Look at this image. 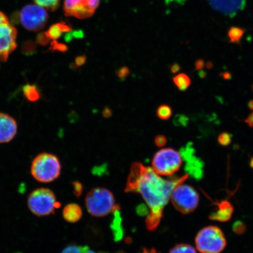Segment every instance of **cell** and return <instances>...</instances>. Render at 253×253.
Segmentation results:
<instances>
[{
	"instance_id": "obj_37",
	"label": "cell",
	"mask_w": 253,
	"mask_h": 253,
	"mask_svg": "<svg viewBox=\"0 0 253 253\" xmlns=\"http://www.w3.org/2000/svg\"><path fill=\"white\" fill-rule=\"evenodd\" d=\"M220 77H222L224 80H230L232 79V76L231 75L230 72H224L220 74Z\"/></svg>"
},
{
	"instance_id": "obj_27",
	"label": "cell",
	"mask_w": 253,
	"mask_h": 253,
	"mask_svg": "<svg viewBox=\"0 0 253 253\" xmlns=\"http://www.w3.org/2000/svg\"><path fill=\"white\" fill-rule=\"evenodd\" d=\"M84 249V247L71 245L66 247L62 253H83Z\"/></svg>"
},
{
	"instance_id": "obj_45",
	"label": "cell",
	"mask_w": 253,
	"mask_h": 253,
	"mask_svg": "<svg viewBox=\"0 0 253 253\" xmlns=\"http://www.w3.org/2000/svg\"><path fill=\"white\" fill-rule=\"evenodd\" d=\"M251 165L252 167L253 168V158L251 161Z\"/></svg>"
},
{
	"instance_id": "obj_22",
	"label": "cell",
	"mask_w": 253,
	"mask_h": 253,
	"mask_svg": "<svg viewBox=\"0 0 253 253\" xmlns=\"http://www.w3.org/2000/svg\"><path fill=\"white\" fill-rule=\"evenodd\" d=\"M36 4L50 10H55L58 7L59 0H34Z\"/></svg>"
},
{
	"instance_id": "obj_14",
	"label": "cell",
	"mask_w": 253,
	"mask_h": 253,
	"mask_svg": "<svg viewBox=\"0 0 253 253\" xmlns=\"http://www.w3.org/2000/svg\"><path fill=\"white\" fill-rule=\"evenodd\" d=\"M233 208L229 202H222L219 206V209L211 215V219L220 221L229 220L232 216Z\"/></svg>"
},
{
	"instance_id": "obj_40",
	"label": "cell",
	"mask_w": 253,
	"mask_h": 253,
	"mask_svg": "<svg viewBox=\"0 0 253 253\" xmlns=\"http://www.w3.org/2000/svg\"><path fill=\"white\" fill-rule=\"evenodd\" d=\"M186 1V0H166L167 4H170V3L175 2L177 4H183Z\"/></svg>"
},
{
	"instance_id": "obj_1",
	"label": "cell",
	"mask_w": 253,
	"mask_h": 253,
	"mask_svg": "<svg viewBox=\"0 0 253 253\" xmlns=\"http://www.w3.org/2000/svg\"><path fill=\"white\" fill-rule=\"evenodd\" d=\"M188 178V175L164 179L150 167L140 163L132 164L126 188V192L139 193L150 208L146 225L154 230L159 225L164 207L171 196L173 190Z\"/></svg>"
},
{
	"instance_id": "obj_46",
	"label": "cell",
	"mask_w": 253,
	"mask_h": 253,
	"mask_svg": "<svg viewBox=\"0 0 253 253\" xmlns=\"http://www.w3.org/2000/svg\"><path fill=\"white\" fill-rule=\"evenodd\" d=\"M118 253H123L122 252H119Z\"/></svg>"
},
{
	"instance_id": "obj_39",
	"label": "cell",
	"mask_w": 253,
	"mask_h": 253,
	"mask_svg": "<svg viewBox=\"0 0 253 253\" xmlns=\"http://www.w3.org/2000/svg\"><path fill=\"white\" fill-rule=\"evenodd\" d=\"M181 69V66L178 64V63H175L171 66V68H170V71L173 73V74H176V73L178 72Z\"/></svg>"
},
{
	"instance_id": "obj_13",
	"label": "cell",
	"mask_w": 253,
	"mask_h": 253,
	"mask_svg": "<svg viewBox=\"0 0 253 253\" xmlns=\"http://www.w3.org/2000/svg\"><path fill=\"white\" fill-rule=\"evenodd\" d=\"M17 129V122L11 116L0 113V143H7L13 140Z\"/></svg>"
},
{
	"instance_id": "obj_47",
	"label": "cell",
	"mask_w": 253,
	"mask_h": 253,
	"mask_svg": "<svg viewBox=\"0 0 253 253\" xmlns=\"http://www.w3.org/2000/svg\"><path fill=\"white\" fill-rule=\"evenodd\" d=\"M252 88H253V85Z\"/></svg>"
},
{
	"instance_id": "obj_38",
	"label": "cell",
	"mask_w": 253,
	"mask_h": 253,
	"mask_svg": "<svg viewBox=\"0 0 253 253\" xmlns=\"http://www.w3.org/2000/svg\"><path fill=\"white\" fill-rule=\"evenodd\" d=\"M103 115L105 118H110V117L112 115V110L108 108V107H106V108L104 109L103 110Z\"/></svg>"
},
{
	"instance_id": "obj_8",
	"label": "cell",
	"mask_w": 253,
	"mask_h": 253,
	"mask_svg": "<svg viewBox=\"0 0 253 253\" xmlns=\"http://www.w3.org/2000/svg\"><path fill=\"white\" fill-rule=\"evenodd\" d=\"M47 18L48 16L45 9L38 4L25 6L15 18L25 28L31 31L42 29L45 27Z\"/></svg>"
},
{
	"instance_id": "obj_35",
	"label": "cell",
	"mask_w": 253,
	"mask_h": 253,
	"mask_svg": "<svg viewBox=\"0 0 253 253\" xmlns=\"http://www.w3.org/2000/svg\"><path fill=\"white\" fill-rule=\"evenodd\" d=\"M137 212L141 215H146L149 213V211H148L146 207H145L144 205H141L140 207H138Z\"/></svg>"
},
{
	"instance_id": "obj_11",
	"label": "cell",
	"mask_w": 253,
	"mask_h": 253,
	"mask_svg": "<svg viewBox=\"0 0 253 253\" xmlns=\"http://www.w3.org/2000/svg\"><path fill=\"white\" fill-rule=\"evenodd\" d=\"M180 154L186 162L185 170L189 175L195 179L201 178L204 163L201 159L195 156V149L192 145H187L180 150Z\"/></svg>"
},
{
	"instance_id": "obj_43",
	"label": "cell",
	"mask_w": 253,
	"mask_h": 253,
	"mask_svg": "<svg viewBox=\"0 0 253 253\" xmlns=\"http://www.w3.org/2000/svg\"><path fill=\"white\" fill-rule=\"evenodd\" d=\"M206 66H207V68L208 69H211L213 67V65L212 62H208L207 63V65H206Z\"/></svg>"
},
{
	"instance_id": "obj_12",
	"label": "cell",
	"mask_w": 253,
	"mask_h": 253,
	"mask_svg": "<svg viewBox=\"0 0 253 253\" xmlns=\"http://www.w3.org/2000/svg\"><path fill=\"white\" fill-rule=\"evenodd\" d=\"M215 10L233 17L244 9L246 0H208Z\"/></svg>"
},
{
	"instance_id": "obj_34",
	"label": "cell",
	"mask_w": 253,
	"mask_h": 253,
	"mask_svg": "<svg viewBox=\"0 0 253 253\" xmlns=\"http://www.w3.org/2000/svg\"><path fill=\"white\" fill-rule=\"evenodd\" d=\"M86 62V57L84 56H79L75 59L76 65L82 66Z\"/></svg>"
},
{
	"instance_id": "obj_26",
	"label": "cell",
	"mask_w": 253,
	"mask_h": 253,
	"mask_svg": "<svg viewBox=\"0 0 253 253\" xmlns=\"http://www.w3.org/2000/svg\"><path fill=\"white\" fill-rule=\"evenodd\" d=\"M189 122V119L187 116L183 115H178L173 119V124L176 126H187Z\"/></svg>"
},
{
	"instance_id": "obj_16",
	"label": "cell",
	"mask_w": 253,
	"mask_h": 253,
	"mask_svg": "<svg viewBox=\"0 0 253 253\" xmlns=\"http://www.w3.org/2000/svg\"><path fill=\"white\" fill-rule=\"evenodd\" d=\"M114 218L112 223V229L116 241H119L123 237V232L122 226V218L120 217V208L116 206L113 211Z\"/></svg>"
},
{
	"instance_id": "obj_5",
	"label": "cell",
	"mask_w": 253,
	"mask_h": 253,
	"mask_svg": "<svg viewBox=\"0 0 253 253\" xmlns=\"http://www.w3.org/2000/svg\"><path fill=\"white\" fill-rule=\"evenodd\" d=\"M195 243L201 253H220L226 248V240L219 227L210 226L199 231Z\"/></svg>"
},
{
	"instance_id": "obj_25",
	"label": "cell",
	"mask_w": 253,
	"mask_h": 253,
	"mask_svg": "<svg viewBox=\"0 0 253 253\" xmlns=\"http://www.w3.org/2000/svg\"><path fill=\"white\" fill-rule=\"evenodd\" d=\"M232 135L229 132H221L218 137V142L222 146H227L229 145L232 141Z\"/></svg>"
},
{
	"instance_id": "obj_10",
	"label": "cell",
	"mask_w": 253,
	"mask_h": 253,
	"mask_svg": "<svg viewBox=\"0 0 253 253\" xmlns=\"http://www.w3.org/2000/svg\"><path fill=\"white\" fill-rule=\"evenodd\" d=\"M99 1L100 0H65L63 8L66 16L85 19L94 14Z\"/></svg>"
},
{
	"instance_id": "obj_20",
	"label": "cell",
	"mask_w": 253,
	"mask_h": 253,
	"mask_svg": "<svg viewBox=\"0 0 253 253\" xmlns=\"http://www.w3.org/2000/svg\"><path fill=\"white\" fill-rule=\"evenodd\" d=\"M174 84L181 91H185L191 84V79L187 75L180 74L173 78Z\"/></svg>"
},
{
	"instance_id": "obj_3",
	"label": "cell",
	"mask_w": 253,
	"mask_h": 253,
	"mask_svg": "<svg viewBox=\"0 0 253 253\" xmlns=\"http://www.w3.org/2000/svg\"><path fill=\"white\" fill-rule=\"evenodd\" d=\"M85 204L88 213L96 217L107 216L116 207L112 193L103 188L91 189L86 195Z\"/></svg>"
},
{
	"instance_id": "obj_7",
	"label": "cell",
	"mask_w": 253,
	"mask_h": 253,
	"mask_svg": "<svg viewBox=\"0 0 253 253\" xmlns=\"http://www.w3.org/2000/svg\"><path fill=\"white\" fill-rule=\"evenodd\" d=\"M170 197L174 207L183 214L192 212L199 205L198 192L192 186L182 183L176 186Z\"/></svg>"
},
{
	"instance_id": "obj_23",
	"label": "cell",
	"mask_w": 253,
	"mask_h": 253,
	"mask_svg": "<svg viewBox=\"0 0 253 253\" xmlns=\"http://www.w3.org/2000/svg\"><path fill=\"white\" fill-rule=\"evenodd\" d=\"M172 110L167 105L161 106L157 110V115L159 118L163 120H167L172 116Z\"/></svg>"
},
{
	"instance_id": "obj_6",
	"label": "cell",
	"mask_w": 253,
	"mask_h": 253,
	"mask_svg": "<svg viewBox=\"0 0 253 253\" xmlns=\"http://www.w3.org/2000/svg\"><path fill=\"white\" fill-rule=\"evenodd\" d=\"M152 164L158 175L171 176L181 167L182 158L181 154L172 148H164L155 154Z\"/></svg>"
},
{
	"instance_id": "obj_28",
	"label": "cell",
	"mask_w": 253,
	"mask_h": 253,
	"mask_svg": "<svg viewBox=\"0 0 253 253\" xmlns=\"http://www.w3.org/2000/svg\"><path fill=\"white\" fill-rule=\"evenodd\" d=\"M50 39L47 37L46 33H41L37 36V43L41 45H46L49 43Z\"/></svg>"
},
{
	"instance_id": "obj_19",
	"label": "cell",
	"mask_w": 253,
	"mask_h": 253,
	"mask_svg": "<svg viewBox=\"0 0 253 253\" xmlns=\"http://www.w3.org/2000/svg\"><path fill=\"white\" fill-rule=\"evenodd\" d=\"M245 33V30L242 28L232 27L227 33L230 42L239 44Z\"/></svg>"
},
{
	"instance_id": "obj_44",
	"label": "cell",
	"mask_w": 253,
	"mask_h": 253,
	"mask_svg": "<svg viewBox=\"0 0 253 253\" xmlns=\"http://www.w3.org/2000/svg\"><path fill=\"white\" fill-rule=\"evenodd\" d=\"M249 108L253 110V99L250 101L248 104Z\"/></svg>"
},
{
	"instance_id": "obj_36",
	"label": "cell",
	"mask_w": 253,
	"mask_h": 253,
	"mask_svg": "<svg viewBox=\"0 0 253 253\" xmlns=\"http://www.w3.org/2000/svg\"><path fill=\"white\" fill-rule=\"evenodd\" d=\"M245 123L250 126V127H253V113L251 114V115L249 116L248 119L245 120Z\"/></svg>"
},
{
	"instance_id": "obj_31",
	"label": "cell",
	"mask_w": 253,
	"mask_h": 253,
	"mask_svg": "<svg viewBox=\"0 0 253 253\" xmlns=\"http://www.w3.org/2000/svg\"><path fill=\"white\" fill-rule=\"evenodd\" d=\"M73 186H74V192L76 196L77 197H79L81 196L82 192V190H83V186L80 182H75L73 183Z\"/></svg>"
},
{
	"instance_id": "obj_24",
	"label": "cell",
	"mask_w": 253,
	"mask_h": 253,
	"mask_svg": "<svg viewBox=\"0 0 253 253\" xmlns=\"http://www.w3.org/2000/svg\"><path fill=\"white\" fill-rule=\"evenodd\" d=\"M37 46L33 41L25 42L22 46V52L26 55H33L36 52Z\"/></svg>"
},
{
	"instance_id": "obj_41",
	"label": "cell",
	"mask_w": 253,
	"mask_h": 253,
	"mask_svg": "<svg viewBox=\"0 0 253 253\" xmlns=\"http://www.w3.org/2000/svg\"><path fill=\"white\" fill-rule=\"evenodd\" d=\"M198 75L200 78L204 79L207 77V72H205L204 71L201 70L199 71Z\"/></svg>"
},
{
	"instance_id": "obj_33",
	"label": "cell",
	"mask_w": 253,
	"mask_h": 253,
	"mask_svg": "<svg viewBox=\"0 0 253 253\" xmlns=\"http://www.w3.org/2000/svg\"><path fill=\"white\" fill-rule=\"evenodd\" d=\"M205 62L204 60L198 59L195 63V67L196 71H201L204 68Z\"/></svg>"
},
{
	"instance_id": "obj_15",
	"label": "cell",
	"mask_w": 253,
	"mask_h": 253,
	"mask_svg": "<svg viewBox=\"0 0 253 253\" xmlns=\"http://www.w3.org/2000/svg\"><path fill=\"white\" fill-rule=\"evenodd\" d=\"M63 216L69 223H76L81 219L82 210L80 206L75 204L66 205L63 210Z\"/></svg>"
},
{
	"instance_id": "obj_30",
	"label": "cell",
	"mask_w": 253,
	"mask_h": 253,
	"mask_svg": "<svg viewBox=\"0 0 253 253\" xmlns=\"http://www.w3.org/2000/svg\"><path fill=\"white\" fill-rule=\"evenodd\" d=\"M155 143H156L158 147H163L167 143V138L165 136L158 135L156 138V140H155Z\"/></svg>"
},
{
	"instance_id": "obj_2",
	"label": "cell",
	"mask_w": 253,
	"mask_h": 253,
	"mask_svg": "<svg viewBox=\"0 0 253 253\" xmlns=\"http://www.w3.org/2000/svg\"><path fill=\"white\" fill-rule=\"evenodd\" d=\"M61 169L58 157L54 154L43 153L38 155L32 162L31 173L37 181L49 183L59 178Z\"/></svg>"
},
{
	"instance_id": "obj_42",
	"label": "cell",
	"mask_w": 253,
	"mask_h": 253,
	"mask_svg": "<svg viewBox=\"0 0 253 253\" xmlns=\"http://www.w3.org/2000/svg\"><path fill=\"white\" fill-rule=\"evenodd\" d=\"M141 253H158L156 250L152 249L151 251H148V250L146 249H144L143 251Z\"/></svg>"
},
{
	"instance_id": "obj_4",
	"label": "cell",
	"mask_w": 253,
	"mask_h": 253,
	"mask_svg": "<svg viewBox=\"0 0 253 253\" xmlns=\"http://www.w3.org/2000/svg\"><path fill=\"white\" fill-rule=\"evenodd\" d=\"M28 206L34 215L44 217L54 213L60 204L56 201V196L52 190L41 188L34 190L28 196Z\"/></svg>"
},
{
	"instance_id": "obj_21",
	"label": "cell",
	"mask_w": 253,
	"mask_h": 253,
	"mask_svg": "<svg viewBox=\"0 0 253 253\" xmlns=\"http://www.w3.org/2000/svg\"><path fill=\"white\" fill-rule=\"evenodd\" d=\"M169 253H197L194 247L187 244L175 246L169 251Z\"/></svg>"
},
{
	"instance_id": "obj_18",
	"label": "cell",
	"mask_w": 253,
	"mask_h": 253,
	"mask_svg": "<svg viewBox=\"0 0 253 253\" xmlns=\"http://www.w3.org/2000/svg\"><path fill=\"white\" fill-rule=\"evenodd\" d=\"M24 96L30 102H35L41 98V93L39 88L35 84H25L23 88Z\"/></svg>"
},
{
	"instance_id": "obj_32",
	"label": "cell",
	"mask_w": 253,
	"mask_h": 253,
	"mask_svg": "<svg viewBox=\"0 0 253 253\" xmlns=\"http://www.w3.org/2000/svg\"><path fill=\"white\" fill-rule=\"evenodd\" d=\"M52 48L55 50H59V51L65 52L66 49H67V47L65 45H63V44H60L56 43V42H53L51 44Z\"/></svg>"
},
{
	"instance_id": "obj_29",
	"label": "cell",
	"mask_w": 253,
	"mask_h": 253,
	"mask_svg": "<svg viewBox=\"0 0 253 253\" xmlns=\"http://www.w3.org/2000/svg\"><path fill=\"white\" fill-rule=\"evenodd\" d=\"M129 71L128 68L126 67V66H123V67L120 68L118 69V71H117V75H118V77L120 79H125L129 75Z\"/></svg>"
},
{
	"instance_id": "obj_9",
	"label": "cell",
	"mask_w": 253,
	"mask_h": 253,
	"mask_svg": "<svg viewBox=\"0 0 253 253\" xmlns=\"http://www.w3.org/2000/svg\"><path fill=\"white\" fill-rule=\"evenodd\" d=\"M17 30L7 16L0 12V61H7L9 54L17 47Z\"/></svg>"
},
{
	"instance_id": "obj_17",
	"label": "cell",
	"mask_w": 253,
	"mask_h": 253,
	"mask_svg": "<svg viewBox=\"0 0 253 253\" xmlns=\"http://www.w3.org/2000/svg\"><path fill=\"white\" fill-rule=\"evenodd\" d=\"M70 31V27L64 23L53 25L46 33V36L50 40H56L61 37L63 33Z\"/></svg>"
}]
</instances>
